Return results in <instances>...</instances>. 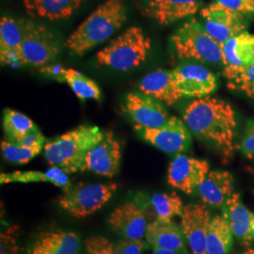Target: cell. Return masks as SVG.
<instances>
[{
  "mask_svg": "<svg viewBox=\"0 0 254 254\" xmlns=\"http://www.w3.org/2000/svg\"><path fill=\"white\" fill-rule=\"evenodd\" d=\"M183 120L195 136L225 158L233 156L237 121L236 111L228 102L210 95L195 99L184 109Z\"/></svg>",
  "mask_w": 254,
  "mask_h": 254,
  "instance_id": "obj_1",
  "label": "cell"
},
{
  "mask_svg": "<svg viewBox=\"0 0 254 254\" xmlns=\"http://www.w3.org/2000/svg\"><path fill=\"white\" fill-rule=\"evenodd\" d=\"M127 20V5L124 0H106L68 37L64 46L72 54L83 56L109 40Z\"/></svg>",
  "mask_w": 254,
  "mask_h": 254,
  "instance_id": "obj_2",
  "label": "cell"
},
{
  "mask_svg": "<svg viewBox=\"0 0 254 254\" xmlns=\"http://www.w3.org/2000/svg\"><path fill=\"white\" fill-rule=\"evenodd\" d=\"M104 136L105 133L99 127L79 126L47 141L44 147L45 156L51 167L67 173L80 172L86 154Z\"/></svg>",
  "mask_w": 254,
  "mask_h": 254,
  "instance_id": "obj_3",
  "label": "cell"
},
{
  "mask_svg": "<svg viewBox=\"0 0 254 254\" xmlns=\"http://www.w3.org/2000/svg\"><path fill=\"white\" fill-rule=\"evenodd\" d=\"M152 49V41L139 27H127L96 54V63L119 72L133 70L145 63Z\"/></svg>",
  "mask_w": 254,
  "mask_h": 254,
  "instance_id": "obj_4",
  "label": "cell"
},
{
  "mask_svg": "<svg viewBox=\"0 0 254 254\" xmlns=\"http://www.w3.org/2000/svg\"><path fill=\"white\" fill-rule=\"evenodd\" d=\"M172 43L180 60L224 65L222 46L195 18L188 20L174 32Z\"/></svg>",
  "mask_w": 254,
  "mask_h": 254,
  "instance_id": "obj_5",
  "label": "cell"
},
{
  "mask_svg": "<svg viewBox=\"0 0 254 254\" xmlns=\"http://www.w3.org/2000/svg\"><path fill=\"white\" fill-rule=\"evenodd\" d=\"M23 42L20 64L44 67L53 62L61 52V44L54 33L33 20H21Z\"/></svg>",
  "mask_w": 254,
  "mask_h": 254,
  "instance_id": "obj_6",
  "label": "cell"
},
{
  "mask_svg": "<svg viewBox=\"0 0 254 254\" xmlns=\"http://www.w3.org/2000/svg\"><path fill=\"white\" fill-rule=\"evenodd\" d=\"M118 189L116 183H95L73 187L59 197V205L71 217L82 219L104 207Z\"/></svg>",
  "mask_w": 254,
  "mask_h": 254,
  "instance_id": "obj_7",
  "label": "cell"
},
{
  "mask_svg": "<svg viewBox=\"0 0 254 254\" xmlns=\"http://www.w3.org/2000/svg\"><path fill=\"white\" fill-rule=\"evenodd\" d=\"M136 133L146 142L169 154H182L187 152L191 145L190 130L185 122L174 116L157 128L136 127Z\"/></svg>",
  "mask_w": 254,
  "mask_h": 254,
  "instance_id": "obj_8",
  "label": "cell"
},
{
  "mask_svg": "<svg viewBox=\"0 0 254 254\" xmlns=\"http://www.w3.org/2000/svg\"><path fill=\"white\" fill-rule=\"evenodd\" d=\"M202 26L219 45L246 31V16L217 3H211L200 10Z\"/></svg>",
  "mask_w": 254,
  "mask_h": 254,
  "instance_id": "obj_9",
  "label": "cell"
},
{
  "mask_svg": "<svg viewBox=\"0 0 254 254\" xmlns=\"http://www.w3.org/2000/svg\"><path fill=\"white\" fill-rule=\"evenodd\" d=\"M210 172L206 160L190 157L185 154H177L169 165L167 180L170 186L191 195Z\"/></svg>",
  "mask_w": 254,
  "mask_h": 254,
  "instance_id": "obj_10",
  "label": "cell"
},
{
  "mask_svg": "<svg viewBox=\"0 0 254 254\" xmlns=\"http://www.w3.org/2000/svg\"><path fill=\"white\" fill-rule=\"evenodd\" d=\"M121 160V144L114 134L108 131L100 142L87 153L80 172L88 171L112 178L118 174Z\"/></svg>",
  "mask_w": 254,
  "mask_h": 254,
  "instance_id": "obj_11",
  "label": "cell"
},
{
  "mask_svg": "<svg viewBox=\"0 0 254 254\" xmlns=\"http://www.w3.org/2000/svg\"><path fill=\"white\" fill-rule=\"evenodd\" d=\"M124 110L136 127L143 128L162 127L170 119L163 103L142 92L128 93Z\"/></svg>",
  "mask_w": 254,
  "mask_h": 254,
  "instance_id": "obj_12",
  "label": "cell"
},
{
  "mask_svg": "<svg viewBox=\"0 0 254 254\" xmlns=\"http://www.w3.org/2000/svg\"><path fill=\"white\" fill-rule=\"evenodd\" d=\"M211 214L204 204L190 203L184 207L181 229L192 254H208L207 234Z\"/></svg>",
  "mask_w": 254,
  "mask_h": 254,
  "instance_id": "obj_13",
  "label": "cell"
},
{
  "mask_svg": "<svg viewBox=\"0 0 254 254\" xmlns=\"http://www.w3.org/2000/svg\"><path fill=\"white\" fill-rule=\"evenodd\" d=\"M173 71L184 97L203 98L218 88L217 76L199 64H184Z\"/></svg>",
  "mask_w": 254,
  "mask_h": 254,
  "instance_id": "obj_14",
  "label": "cell"
},
{
  "mask_svg": "<svg viewBox=\"0 0 254 254\" xmlns=\"http://www.w3.org/2000/svg\"><path fill=\"white\" fill-rule=\"evenodd\" d=\"M109 226L125 239H142L148 227L144 212L134 202H125L114 209L108 219Z\"/></svg>",
  "mask_w": 254,
  "mask_h": 254,
  "instance_id": "obj_15",
  "label": "cell"
},
{
  "mask_svg": "<svg viewBox=\"0 0 254 254\" xmlns=\"http://www.w3.org/2000/svg\"><path fill=\"white\" fill-rule=\"evenodd\" d=\"M200 5L201 0H150L141 12L159 25L167 26L194 15Z\"/></svg>",
  "mask_w": 254,
  "mask_h": 254,
  "instance_id": "obj_16",
  "label": "cell"
},
{
  "mask_svg": "<svg viewBox=\"0 0 254 254\" xmlns=\"http://www.w3.org/2000/svg\"><path fill=\"white\" fill-rule=\"evenodd\" d=\"M139 91L168 106H173L184 96L173 71L157 69L147 73L138 86Z\"/></svg>",
  "mask_w": 254,
  "mask_h": 254,
  "instance_id": "obj_17",
  "label": "cell"
},
{
  "mask_svg": "<svg viewBox=\"0 0 254 254\" xmlns=\"http://www.w3.org/2000/svg\"><path fill=\"white\" fill-rule=\"evenodd\" d=\"M221 208L237 241L246 247L252 245L254 214L244 205L240 193L235 192Z\"/></svg>",
  "mask_w": 254,
  "mask_h": 254,
  "instance_id": "obj_18",
  "label": "cell"
},
{
  "mask_svg": "<svg viewBox=\"0 0 254 254\" xmlns=\"http://www.w3.org/2000/svg\"><path fill=\"white\" fill-rule=\"evenodd\" d=\"M79 237L72 231L49 230L39 234L27 254H77Z\"/></svg>",
  "mask_w": 254,
  "mask_h": 254,
  "instance_id": "obj_19",
  "label": "cell"
},
{
  "mask_svg": "<svg viewBox=\"0 0 254 254\" xmlns=\"http://www.w3.org/2000/svg\"><path fill=\"white\" fill-rule=\"evenodd\" d=\"M236 182L226 171H210L198 188L200 200L211 207H222L235 193Z\"/></svg>",
  "mask_w": 254,
  "mask_h": 254,
  "instance_id": "obj_20",
  "label": "cell"
},
{
  "mask_svg": "<svg viewBox=\"0 0 254 254\" xmlns=\"http://www.w3.org/2000/svg\"><path fill=\"white\" fill-rule=\"evenodd\" d=\"M145 238L154 249H168L182 254H189L183 231L172 220L156 218L148 224Z\"/></svg>",
  "mask_w": 254,
  "mask_h": 254,
  "instance_id": "obj_21",
  "label": "cell"
},
{
  "mask_svg": "<svg viewBox=\"0 0 254 254\" xmlns=\"http://www.w3.org/2000/svg\"><path fill=\"white\" fill-rule=\"evenodd\" d=\"M89 0H23L24 8L31 18L51 22L70 18Z\"/></svg>",
  "mask_w": 254,
  "mask_h": 254,
  "instance_id": "obj_22",
  "label": "cell"
},
{
  "mask_svg": "<svg viewBox=\"0 0 254 254\" xmlns=\"http://www.w3.org/2000/svg\"><path fill=\"white\" fill-rule=\"evenodd\" d=\"M224 71L254 65V34L247 30L231 38L222 46Z\"/></svg>",
  "mask_w": 254,
  "mask_h": 254,
  "instance_id": "obj_23",
  "label": "cell"
},
{
  "mask_svg": "<svg viewBox=\"0 0 254 254\" xmlns=\"http://www.w3.org/2000/svg\"><path fill=\"white\" fill-rule=\"evenodd\" d=\"M23 42L21 20L3 16L0 21V54L2 64L20 66Z\"/></svg>",
  "mask_w": 254,
  "mask_h": 254,
  "instance_id": "obj_24",
  "label": "cell"
},
{
  "mask_svg": "<svg viewBox=\"0 0 254 254\" xmlns=\"http://www.w3.org/2000/svg\"><path fill=\"white\" fill-rule=\"evenodd\" d=\"M68 173L62 169L52 167L46 173L41 172H15L12 173H2L0 176L1 184L13 182L29 183V182H48L61 188L64 192H67L73 188L72 183L68 178Z\"/></svg>",
  "mask_w": 254,
  "mask_h": 254,
  "instance_id": "obj_25",
  "label": "cell"
},
{
  "mask_svg": "<svg viewBox=\"0 0 254 254\" xmlns=\"http://www.w3.org/2000/svg\"><path fill=\"white\" fill-rule=\"evenodd\" d=\"M234 235L223 215L212 217L207 234L208 254H229L233 249Z\"/></svg>",
  "mask_w": 254,
  "mask_h": 254,
  "instance_id": "obj_26",
  "label": "cell"
},
{
  "mask_svg": "<svg viewBox=\"0 0 254 254\" xmlns=\"http://www.w3.org/2000/svg\"><path fill=\"white\" fill-rule=\"evenodd\" d=\"M3 129L7 140L20 143L28 133L37 129L36 125L27 115L6 109L3 113Z\"/></svg>",
  "mask_w": 254,
  "mask_h": 254,
  "instance_id": "obj_27",
  "label": "cell"
},
{
  "mask_svg": "<svg viewBox=\"0 0 254 254\" xmlns=\"http://www.w3.org/2000/svg\"><path fill=\"white\" fill-rule=\"evenodd\" d=\"M66 82L75 96L80 100H100L102 93L97 83L74 69H66L64 74Z\"/></svg>",
  "mask_w": 254,
  "mask_h": 254,
  "instance_id": "obj_28",
  "label": "cell"
},
{
  "mask_svg": "<svg viewBox=\"0 0 254 254\" xmlns=\"http://www.w3.org/2000/svg\"><path fill=\"white\" fill-rule=\"evenodd\" d=\"M150 201L158 219L172 220L175 216L181 217L183 214V202L176 192L156 193L152 196Z\"/></svg>",
  "mask_w": 254,
  "mask_h": 254,
  "instance_id": "obj_29",
  "label": "cell"
},
{
  "mask_svg": "<svg viewBox=\"0 0 254 254\" xmlns=\"http://www.w3.org/2000/svg\"><path fill=\"white\" fill-rule=\"evenodd\" d=\"M228 87L254 99V65L233 71H223Z\"/></svg>",
  "mask_w": 254,
  "mask_h": 254,
  "instance_id": "obj_30",
  "label": "cell"
},
{
  "mask_svg": "<svg viewBox=\"0 0 254 254\" xmlns=\"http://www.w3.org/2000/svg\"><path fill=\"white\" fill-rule=\"evenodd\" d=\"M44 147H27L9 140L1 141V152L3 157L10 163L27 164L42 152Z\"/></svg>",
  "mask_w": 254,
  "mask_h": 254,
  "instance_id": "obj_31",
  "label": "cell"
},
{
  "mask_svg": "<svg viewBox=\"0 0 254 254\" xmlns=\"http://www.w3.org/2000/svg\"><path fill=\"white\" fill-rule=\"evenodd\" d=\"M86 254H116L115 246L104 236H91L85 240Z\"/></svg>",
  "mask_w": 254,
  "mask_h": 254,
  "instance_id": "obj_32",
  "label": "cell"
},
{
  "mask_svg": "<svg viewBox=\"0 0 254 254\" xmlns=\"http://www.w3.org/2000/svg\"><path fill=\"white\" fill-rule=\"evenodd\" d=\"M148 247L141 239H125L115 246L116 254H141Z\"/></svg>",
  "mask_w": 254,
  "mask_h": 254,
  "instance_id": "obj_33",
  "label": "cell"
},
{
  "mask_svg": "<svg viewBox=\"0 0 254 254\" xmlns=\"http://www.w3.org/2000/svg\"><path fill=\"white\" fill-rule=\"evenodd\" d=\"M217 3L245 16L254 15V0H215Z\"/></svg>",
  "mask_w": 254,
  "mask_h": 254,
  "instance_id": "obj_34",
  "label": "cell"
},
{
  "mask_svg": "<svg viewBox=\"0 0 254 254\" xmlns=\"http://www.w3.org/2000/svg\"><path fill=\"white\" fill-rule=\"evenodd\" d=\"M240 150L243 155L249 158L253 159L254 157V120L250 121L247 125L245 133L243 138L241 140Z\"/></svg>",
  "mask_w": 254,
  "mask_h": 254,
  "instance_id": "obj_35",
  "label": "cell"
},
{
  "mask_svg": "<svg viewBox=\"0 0 254 254\" xmlns=\"http://www.w3.org/2000/svg\"><path fill=\"white\" fill-rule=\"evenodd\" d=\"M65 71L66 69L62 68L59 65H54V66L46 65L41 69V73H46L50 77H53L56 80H59V81H64Z\"/></svg>",
  "mask_w": 254,
  "mask_h": 254,
  "instance_id": "obj_36",
  "label": "cell"
},
{
  "mask_svg": "<svg viewBox=\"0 0 254 254\" xmlns=\"http://www.w3.org/2000/svg\"><path fill=\"white\" fill-rule=\"evenodd\" d=\"M153 254H182L176 251L168 250V249H154Z\"/></svg>",
  "mask_w": 254,
  "mask_h": 254,
  "instance_id": "obj_37",
  "label": "cell"
},
{
  "mask_svg": "<svg viewBox=\"0 0 254 254\" xmlns=\"http://www.w3.org/2000/svg\"><path fill=\"white\" fill-rule=\"evenodd\" d=\"M241 254H254V249H247L246 251H244Z\"/></svg>",
  "mask_w": 254,
  "mask_h": 254,
  "instance_id": "obj_38",
  "label": "cell"
},
{
  "mask_svg": "<svg viewBox=\"0 0 254 254\" xmlns=\"http://www.w3.org/2000/svg\"><path fill=\"white\" fill-rule=\"evenodd\" d=\"M252 235H253V238H254V223H253V229H252Z\"/></svg>",
  "mask_w": 254,
  "mask_h": 254,
  "instance_id": "obj_39",
  "label": "cell"
}]
</instances>
